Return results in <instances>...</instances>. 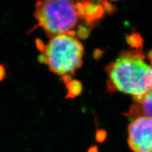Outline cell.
I'll list each match as a JSON object with an SVG mask.
<instances>
[{"mask_svg":"<svg viewBox=\"0 0 152 152\" xmlns=\"http://www.w3.org/2000/svg\"><path fill=\"white\" fill-rule=\"evenodd\" d=\"M84 48L74 34H61L51 38L43 46L40 61L55 74L67 77L73 75L83 63Z\"/></svg>","mask_w":152,"mask_h":152,"instance_id":"2","label":"cell"},{"mask_svg":"<svg viewBox=\"0 0 152 152\" xmlns=\"http://www.w3.org/2000/svg\"><path fill=\"white\" fill-rule=\"evenodd\" d=\"M34 15L37 26L51 38L61 34H74L73 29L80 17L77 2L66 0L38 1Z\"/></svg>","mask_w":152,"mask_h":152,"instance_id":"3","label":"cell"},{"mask_svg":"<svg viewBox=\"0 0 152 152\" xmlns=\"http://www.w3.org/2000/svg\"><path fill=\"white\" fill-rule=\"evenodd\" d=\"M128 145L133 152H152V118L139 117L127 127Z\"/></svg>","mask_w":152,"mask_h":152,"instance_id":"4","label":"cell"},{"mask_svg":"<svg viewBox=\"0 0 152 152\" xmlns=\"http://www.w3.org/2000/svg\"><path fill=\"white\" fill-rule=\"evenodd\" d=\"M124 115L131 121L139 117L152 118V89L141 97L133 98L132 105Z\"/></svg>","mask_w":152,"mask_h":152,"instance_id":"5","label":"cell"},{"mask_svg":"<svg viewBox=\"0 0 152 152\" xmlns=\"http://www.w3.org/2000/svg\"><path fill=\"white\" fill-rule=\"evenodd\" d=\"M6 76V69L4 66L0 64V82L4 79Z\"/></svg>","mask_w":152,"mask_h":152,"instance_id":"7","label":"cell"},{"mask_svg":"<svg viewBox=\"0 0 152 152\" xmlns=\"http://www.w3.org/2000/svg\"><path fill=\"white\" fill-rule=\"evenodd\" d=\"M69 91L71 93V95H77L80 93V91H81V86L80 84L76 81V80H73V81L70 82L69 83V85H68Z\"/></svg>","mask_w":152,"mask_h":152,"instance_id":"6","label":"cell"},{"mask_svg":"<svg viewBox=\"0 0 152 152\" xmlns=\"http://www.w3.org/2000/svg\"><path fill=\"white\" fill-rule=\"evenodd\" d=\"M108 90L139 98L152 89V66L141 50L123 51L107 66Z\"/></svg>","mask_w":152,"mask_h":152,"instance_id":"1","label":"cell"}]
</instances>
